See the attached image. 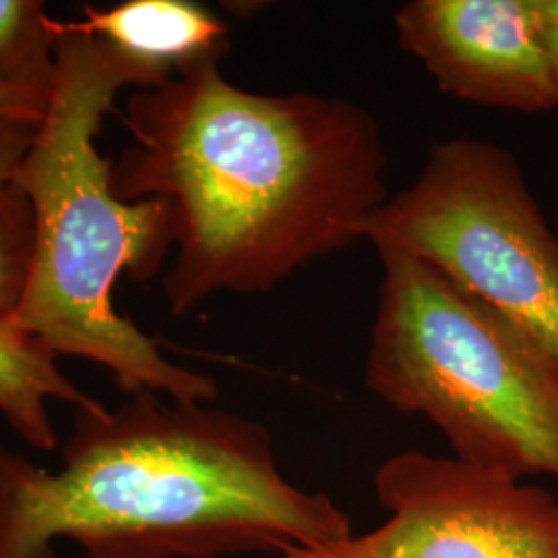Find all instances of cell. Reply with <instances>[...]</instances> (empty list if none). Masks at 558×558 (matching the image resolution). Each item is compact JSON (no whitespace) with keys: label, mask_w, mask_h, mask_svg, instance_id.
Returning a JSON list of instances; mask_svg holds the SVG:
<instances>
[{"label":"cell","mask_w":558,"mask_h":558,"mask_svg":"<svg viewBox=\"0 0 558 558\" xmlns=\"http://www.w3.org/2000/svg\"><path fill=\"white\" fill-rule=\"evenodd\" d=\"M220 60L135 89L122 112L133 143L112 160L119 199L170 205L177 255L161 283L174 317L218 292H271L366 240L389 199L387 151L366 108L246 92Z\"/></svg>","instance_id":"obj_1"},{"label":"cell","mask_w":558,"mask_h":558,"mask_svg":"<svg viewBox=\"0 0 558 558\" xmlns=\"http://www.w3.org/2000/svg\"><path fill=\"white\" fill-rule=\"evenodd\" d=\"M350 534L333 500L283 478L260 424L209 403L81 408L59 472L0 447V558H54L59 536L92 558L279 557Z\"/></svg>","instance_id":"obj_2"},{"label":"cell","mask_w":558,"mask_h":558,"mask_svg":"<svg viewBox=\"0 0 558 558\" xmlns=\"http://www.w3.org/2000/svg\"><path fill=\"white\" fill-rule=\"evenodd\" d=\"M52 98L13 179L34 207L36 246L11 320L57 356L101 364L124 393L211 403L216 383L166 359L112 299L122 274L137 281L160 274L174 248V218L166 201L114 195L112 160L98 151L96 137L124 87L151 89L166 81L64 21H52Z\"/></svg>","instance_id":"obj_3"},{"label":"cell","mask_w":558,"mask_h":558,"mask_svg":"<svg viewBox=\"0 0 558 558\" xmlns=\"http://www.w3.org/2000/svg\"><path fill=\"white\" fill-rule=\"evenodd\" d=\"M366 387L439 426L453 458L558 480V356L435 265L377 251Z\"/></svg>","instance_id":"obj_4"},{"label":"cell","mask_w":558,"mask_h":558,"mask_svg":"<svg viewBox=\"0 0 558 558\" xmlns=\"http://www.w3.org/2000/svg\"><path fill=\"white\" fill-rule=\"evenodd\" d=\"M366 240L435 265L558 356V236L507 149L474 137L435 143Z\"/></svg>","instance_id":"obj_5"},{"label":"cell","mask_w":558,"mask_h":558,"mask_svg":"<svg viewBox=\"0 0 558 558\" xmlns=\"http://www.w3.org/2000/svg\"><path fill=\"white\" fill-rule=\"evenodd\" d=\"M375 488L389 513L379 527L276 558H558V499L542 486L405 451Z\"/></svg>","instance_id":"obj_6"},{"label":"cell","mask_w":558,"mask_h":558,"mask_svg":"<svg viewBox=\"0 0 558 558\" xmlns=\"http://www.w3.org/2000/svg\"><path fill=\"white\" fill-rule=\"evenodd\" d=\"M393 23L399 46L424 64L440 92L525 114L558 108L532 0H412Z\"/></svg>","instance_id":"obj_7"},{"label":"cell","mask_w":558,"mask_h":558,"mask_svg":"<svg viewBox=\"0 0 558 558\" xmlns=\"http://www.w3.org/2000/svg\"><path fill=\"white\" fill-rule=\"evenodd\" d=\"M71 29L114 46L170 81L191 64L228 50V25L191 0H126L108 9L85 7V20Z\"/></svg>","instance_id":"obj_8"},{"label":"cell","mask_w":558,"mask_h":558,"mask_svg":"<svg viewBox=\"0 0 558 558\" xmlns=\"http://www.w3.org/2000/svg\"><path fill=\"white\" fill-rule=\"evenodd\" d=\"M50 399L69 401L77 410L100 405L62 375L57 354L41 339L13 320H0V412L23 440L41 451H52L59 442L48 414Z\"/></svg>","instance_id":"obj_9"},{"label":"cell","mask_w":558,"mask_h":558,"mask_svg":"<svg viewBox=\"0 0 558 558\" xmlns=\"http://www.w3.org/2000/svg\"><path fill=\"white\" fill-rule=\"evenodd\" d=\"M40 0H0V85L52 98L54 29Z\"/></svg>","instance_id":"obj_10"},{"label":"cell","mask_w":558,"mask_h":558,"mask_svg":"<svg viewBox=\"0 0 558 558\" xmlns=\"http://www.w3.org/2000/svg\"><path fill=\"white\" fill-rule=\"evenodd\" d=\"M36 246V216L13 180H0V320L20 311Z\"/></svg>","instance_id":"obj_11"},{"label":"cell","mask_w":558,"mask_h":558,"mask_svg":"<svg viewBox=\"0 0 558 558\" xmlns=\"http://www.w3.org/2000/svg\"><path fill=\"white\" fill-rule=\"evenodd\" d=\"M40 124L27 120L0 119V180L15 179Z\"/></svg>","instance_id":"obj_12"},{"label":"cell","mask_w":558,"mask_h":558,"mask_svg":"<svg viewBox=\"0 0 558 558\" xmlns=\"http://www.w3.org/2000/svg\"><path fill=\"white\" fill-rule=\"evenodd\" d=\"M50 98L25 92L20 87L0 85V119L27 120L40 124L46 119Z\"/></svg>","instance_id":"obj_13"},{"label":"cell","mask_w":558,"mask_h":558,"mask_svg":"<svg viewBox=\"0 0 558 558\" xmlns=\"http://www.w3.org/2000/svg\"><path fill=\"white\" fill-rule=\"evenodd\" d=\"M538 20L539 34L555 69L558 87V0H532Z\"/></svg>","instance_id":"obj_14"}]
</instances>
